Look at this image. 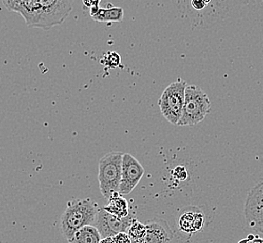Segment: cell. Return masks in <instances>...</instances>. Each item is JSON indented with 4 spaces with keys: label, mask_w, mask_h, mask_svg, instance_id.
<instances>
[{
    "label": "cell",
    "mask_w": 263,
    "mask_h": 243,
    "mask_svg": "<svg viewBox=\"0 0 263 243\" xmlns=\"http://www.w3.org/2000/svg\"><path fill=\"white\" fill-rule=\"evenodd\" d=\"M100 208L91 198L69 201L60 218V229L64 238L69 241L80 228L95 225Z\"/></svg>",
    "instance_id": "obj_1"
},
{
    "label": "cell",
    "mask_w": 263,
    "mask_h": 243,
    "mask_svg": "<svg viewBox=\"0 0 263 243\" xmlns=\"http://www.w3.org/2000/svg\"><path fill=\"white\" fill-rule=\"evenodd\" d=\"M210 111L211 101L206 93L197 85H187L178 127H194L203 121Z\"/></svg>",
    "instance_id": "obj_2"
},
{
    "label": "cell",
    "mask_w": 263,
    "mask_h": 243,
    "mask_svg": "<svg viewBox=\"0 0 263 243\" xmlns=\"http://www.w3.org/2000/svg\"><path fill=\"white\" fill-rule=\"evenodd\" d=\"M123 155L121 152L106 153L99 162L98 180L102 196L109 199L115 193L119 192L122 178Z\"/></svg>",
    "instance_id": "obj_3"
},
{
    "label": "cell",
    "mask_w": 263,
    "mask_h": 243,
    "mask_svg": "<svg viewBox=\"0 0 263 243\" xmlns=\"http://www.w3.org/2000/svg\"><path fill=\"white\" fill-rule=\"evenodd\" d=\"M73 0H40L33 27L49 30L67 19L72 11Z\"/></svg>",
    "instance_id": "obj_4"
},
{
    "label": "cell",
    "mask_w": 263,
    "mask_h": 243,
    "mask_svg": "<svg viewBox=\"0 0 263 243\" xmlns=\"http://www.w3.org/2000/svg\"><path fill=\"white\" fill-rule=\"evenodd\" d=\"M187 84L178 79L166 87L158 100V106L164 118L174 126H178L184 109L185 89Z\"/></svg>",
    "instance_id": "obj_5"
},
{
    "label": "cell",
    "mask_w": 263,
    "mask_h": 243,
    "mask_svg": "<svg viewBox=\"0 0 263 243\" xmlns=\"http://www.w3.org/2000/svg\"><path fill=\"white\" fill-rule=\"evenodd\" d=\"M245 216L249 228L263 234V180L248 193L245 203Z\"/></svg>",
    "instance_id": "obj_6"
},
{
    "label": "cell",
    "mask_w": 263,
    "mask_h": 243,
    "mask_svg": "<svg viewBox=\"0 0 263 243\" xmlns=\"http://www.w3.org/2000/svg\"><path fill=\"white\" fill-rule=\"evenodd\" d=\"M144 175L142 164L130 153H124L122 163V178L119 186V194L129 195Z\"/></svg>",
    "instance_id": "obj_7"
},
{
    "label": "cell",
    "mask_w": 263,
    "mask_h": 243,
    "mask_svg": "<svg viewBox=\"0 0 263 243\" xmlns=\"http://www.w3.org/2000/svg\"><path fill=\"white\" fill-rule=\"evenodd\" d=\"M135 219L136 218L132 214L125 218H119L106 212L103 208H100L96 219L95 227L99 229L102 238L114 237L118 233L126 232Z\"/></svg>",
    "instance_id": "obj_8"
},
{
    "label": "cell",
    "mask_w": 263,
    "mask_h": 243,
    "mask_svg": "<svg viewBox=\"0 0 263 243\" xmlns=\"http://www.w3.org/2000/svg\"><path fill=\"white\" fill-rule=\"evenodd\" d=\"M205 225V215L202 211L196 207L184 209L178 219L180 231L189 237L200 232Z\"/></svg>",
    "instance_id": "obj_9"
},
{
    "label": "cell",
    "mask_w": 263,
    "mask_h": 243,
    "mask_svg": "<svg viewBox=\"0 0 263 243\" xmlns=\"http://www.w3.org/2000/svg\"><path fill=\"white\" fill-rule=\"evenodd\" d=\"M146 233L138 243H171L174 232L168 224L161 219H152L146 224Z\"/></svg>",
    "instance_id": "obj_10"
},
{
    "label": "cell",
    "mask_w": 263,
    "mask_h": 243,
    "mask_svg": "<svg viewBox=\"0 0 263 243\" xmlns=\"http://www.w3.org/2000/svg\"><path fill=\"white\" fill-rule=\"evenodd\" d=\"M90 16L98 23H119L124 19V10L121 7L101 9L99 6L90 9Z\"/></svg>",
    "instance_id": "obj_11"
},
{
    "label": "cell",
    "mask_w": 263,
    "mask_h": 243,
    "mask_svg": "<svg viewBox=\"0 0 263 243\" xmlns=\"http://www.w3.org/2000/svg\"><path fill=\"white\" fill-rule=\"evenodd\" d=\"M8 10L20 13L26 20L27 26L31 22L35 0H2Z\"/></svg>",
    "instance_id": "obj_12"
},
{
    "label": "cell",
    "mask_w": 263,
    "mask_h": 243,
    "mask_svg": "<svg viewBox=\"0 0 263 243\" xmlns=\"http://www.w3.org/2000/svg\"><path fill=\"white\" fill-rule=\"evenodd\" d=\"M103 209L106 212H110L112 215H116L119 218H125L130 214L128 209V202L119 194V192L115 193L108 199V204L103 207Z\"/></svg>",
    "instance_id": "obj_13"
},
{
    "label": "cell",
    "mask_w": 263,
    "mask_h": 243,
    "mask_svg": "<svg viewBox=\"0 0 263 243\" xmlns=\"http://www.w3.org/2000/svg\"><path fill=\"white\" fill-rule=\"evenodd\" d=\"M99 229L94 225L84 226L75 233L69 243H100L101 240Z\"/></svg>",
    "instance_id": "obj_14"
},
{
    "label": "cell",
    "mask_w": 263,
    "mask_h": 243,
    "mask_svg": "<svg viewBox=\"0 0 263 243\" xmlns=\"http://www.w3.org/2000/svg\"><path fill=\"white\" fill-rule=\"evenodd\" d=\"M126 232L132 238V243H138L144 237L146 233V226L135 219Z\"/></svg>",
    "instance_id": "obj_15"
},
{
    "label": "cell",
    "mask_w": 263,
    "mask_h": 243,
    "mask_svg": "<svg viewBox=\"0 0 263 243\" xmlns=\"http://www.w3.org/2000/svg\"><path fill=\"white\" fill-rule=\"evenodd\" d=\"M101 63L108 68L116 69L121 64V57L116 52H108L104 55V58L101 60Z\"/></svg>",
    "instance_id": "obj_16"
},
{
    "label": "cell",
    "mask_w": 263,
    "mask_h": 243,
    "mask_svg": "<svg viewBox=\"0 0 263 243\" xmlns=\"http://www.w3.org/2000/svg\"><path fill=\"white\" fill-rule=\"evenodd\" d=\"M172 175L174 177V180H179V181H183V180H186L189 174L186 169L183 167V166H177L175 169L172 171Z\"/></svg>",
    "instance_id": "obj_17"
},
{
    "label": "cell",
    "mask_w": 263,
    "mask_h": 243,
    "mask_svg": "<svg viewBox=\"0 0 263 243\" xmlns=\"http://www.w3.org/2000/svg\"><path fill=\"white\" fill-rule=\"evenodd\" d=\"M116 243H132V238L128 236L127 232H120L114 236Z\"/></svg>",
    "instance_id": "obj_18"
},
{
    "label": "cell",
    "mask_w": 263,
    "mask_h": 243,
    "mask_svg": "<svg viewBox=\"0 0 263 243\" xmlns=\"http://www.w3.org/2000/svg\"><path fill=\"white\" fill-rule=\"evenodd\" d=\"M191 5L193 6L195 10L201 11V10H203L205 8L207 4H206L203 0H192L191 1Z\"/></svg>",
    "instance_id": "obj_19"
},
{
    "label": "cell",
    "mask_w": 263,
    "mask_h": 243,
    "mask_svg": "<svg viewBox=\"0 0 263 243\" xmlns=\"http://www.w3.org/2000/svg\"><path fill=\"white\" fill-rule=\"evenodd\" d=\"M82 1H83V4L89 9H92L94 7H99L101 2V0H82Z\"/></svg>",
    "instance_id": "obj_20"
},
{
    "label": "cell",
    "mask_w": 263,
    "mask_h": 243,
    "mask_svg": "<svg viewBox=\"0 0 263 243\" xmlns=\"http://www.w3.org/2000/svg\"><path fill=\"white\" fill-rule=\"evenodd\" d=\"M100 243H116L114 237H107V238H102Z\"/></svg>",
    "instance_id": "obj_21"
},
{
    "label": "cell",
    "mask_w": 263,
    "mask_h": 243,
    "mask_svg": "<svg viewBox=\"0 0 263 243\" xmlns=\"http://www.w3.org/2000/svg\"><path fill=\"white\" fill-rule=\"evenodd\" d=\"M248 239H249V238H248ZM248 243H263V238H259L258 236H255V238L251 239V240L249 239Z\"/></svg>",
    "instance_id": "obj_22"
},
{
    "label": "cell",
    "mask_w": 263,
    "mask_h": 243,
    "mask_svg": "<svg viewBox=\"0 0 263 243\" xmlns=\"http://www.w3.org/2000/svg\"><path fill=\"white\" fill-rule=\"evenodd\" d=\"M248 240H249V239H248V238H245V239H242V240H240V241H239V242L238 243H248Z\"/></svg>",
    "instance_id": "obj_23"
},
{
    "label": "cell",
    "mask_w": 263,
    "mask_h": 243,
    "mask_svg": "<svg viewBox=\"0 0 263 243\" xmlns=\"http://www.w3.org/2000/svg\"><path fill=\"white\" fill-rule=\"evenodd\" d=\"M203 1H204V2H205L206 4H208V3H209V2H210L211 0H203Z\"/></svg>",
    "instance_id": "obj_24"
}]
</instances>
